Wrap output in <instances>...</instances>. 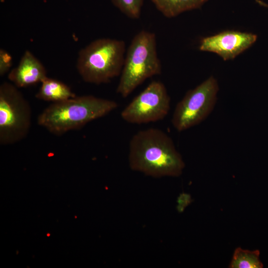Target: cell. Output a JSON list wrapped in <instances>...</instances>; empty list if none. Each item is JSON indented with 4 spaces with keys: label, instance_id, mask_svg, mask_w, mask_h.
<instances>
[{
    "label": "cell",
    "instance_id": "1",
    "mask_svg": "<svg viewBox=\"0 0 268 268\" xmlns=\"http://www.w3.org/2000/svg\"><path fill=\"white\" fill-rule=\"evenodd\" d=\"M129 163L132 170L154 178L179 177L185 167L172 138L156 128L139 131L133 136Z\"/></svg>",
    "mask_w": 268,
    "mask_h": 268
},
{
    "label": "cell",
    "instance_id": "2",
    "mask_svg": "<svg viewBox=\"0 0 268 268\" xmlns=\"http://www.w3.org/2000/svg\"><path fill=\"white\" fill-rule=\"evenodd\" d=\"M118 107V104L113 100L92 95L75 96L53 103L39 115L37 123L54 134L62 135L81 129Z\"/></svg>",
    "mask_w": 268,
    "mask_h": 268
},
{
    "label": "cell",
    "instance_id": "3",
    "mask_svg": "<svg viewBox=\"0 0 268 268\" xmlns=\"http://www.w3.org/2000/svg\"><path fill=\"white\" fill-rule=\"evenodd\" d=\"M126 53V43L122 40L96 39L79 52L77 71L86 82L108 83L121 75Z\"/></svg>",
    "mask_w": 268,
    "mask_h": 268
},
{
    "label": "cell",
    "instance_id": "4",
    "mask_svg": "<svg viewBox=\"0 0 268 268\" xmlns=\"http://www.w3.org/2000/svg\"><path fill=\"white\" fill-rule=\"evenodd\" d=\"M161 71L156 35L141 30L134 35L127 49L116 92L126 98L146 79Z\"/></svg>",
    "mask_w": 268,
    "mask_h": 268
},
{
    "label": "cell",
    "instance_id": "5",
    "mask_svg": "<svg viewBox=\"0 0 268 268\" xmlns=\"http://www.w3.org/2000/svg\"><path fill=\"white\" fill-rule=\"evenodd\" d=\"M31 109L27 100L14 84L0 86V143L9 145L23 139L31 124Z\"/></svg>",
    "mask_w": 268,
    "mask_h": 268
},
{
    "label": "cell",
    "instance_id": "6",
    "mask_svg": "<svg viewBox=\"0 0 268 268\" xmlns=\"http://www.w3.org/2000/svg\"><path fill=\"white\" fill-rule=\"evenodd\" d=\"M218 91V81L212 75L188 90L174 109L171 120L174 128L181 132L205 120L214 110Z\"/></svg>",
    "mask_w": 268,
    "mask_h": 268
},
{
    "label": "cell",
    "instance_id": "7",
    "mask_svg": "<svg viewBox=\"0 0 268 268\" xmlns=\"http://www.w3.org/2000/svg\"><path fill=\"white\" fill-rule=\"evenodd\" d=\"M170 109V97L161 81H151L121 113L126 122L146 124L163 120Z\"/></svg>",
    "mask_w": 268,
    "mask_h": 268
},
{
    "label": "cell",
    "instance_id": "8",
    "mask_svg": "<svg viewBox=\"0 0 268 268\" xmlns=\"http://www.w3.org/2000/svg\"><path fill=\"white\" fill-rule=\"evenodd\" d=\"M257 35L237 30H226L201 39L199 50L216 54L224 61L231 60L251 47Z\"/></svg>",
    "mask_w": 268,
    "mask_h": 268
},
{
    "label": "cell",
    "instance_id": "9",
    "mask_svg": "<svg viewBox=\"0 0 268 268\" xmlns=\"http://www.w3.org/2000/svg\"><path fill=\"white\" fill-rule=\"evenodd\" d=\"M47 71L41 62L29 51H26L18 65L10 70L8 79L17 88L26 87L42 82Z\"/></svg>",
    "mask_w": 268,
    "mask_h": 268
},
{
    "label": "cell",
    "instance_id": "10",
    "mask_svg": "<svg viewBox=\"0 0 268 268\" xmlns=\"http://www.w3.org/2000/svg\"><path fill=\"white\" fill-rule=\"evenodd\" d=\"M76 96L70 88L64 82L46 77L41 82V85L35 97L42 100L57 103Z\"/></svg>",
    "mask_w": 268,
    "mask_h": 268
},
{
    "label": "cell",
    "instance_id": "11",
    "mask_svg": "<svg viewBox=\"0 0 268 268\" xmlns=\"http://www.w3.org/2000/svg\"><path fill=\"white\" fill-rule=\"evenodd\" d=\"M165 17H175L190 10L200 8L208 0H150Z\"/></svg>",
    "mask_w": 268,
    "mask_h": 268
},
{
    "label": "cell",
    "instance_id": "12",
    "mask_svg": "<svg viewBox=\"0 0 268 268\" xmlns=\"http://www.w3.org/2000/svg\"><path fill=\"white\" fill-rule=\"evenodd\" d=\"M231 268H262L263 265L260 260L259 250L250 251L237 248L233 254Z\"/></svg>",
    "mask_w": 268,
    "mask_h": 268
},
{
    "label": "cell",
    "instance_id": "13",
    "mask_svg": "<svg viewBox=\"0 0 268 268\" xmlns=\"http://www.w3.org/2000/svg\"><path fill=\"white\" fill-rule=\"evenodd\" d=\"M111 1L129 18L137 19L140 17L144 0H111Z\"/></svg>",
    "mask_w": 268,
    "mask_h": 268
},
{
    "label": "cell",
    "instance_id": "14",
    "mask_svg": "<svg viewBox=\"0 0 268 268\" xmlns=\"http://www.w3.org/2000/svg\"><path fill=\"white\" fill-rule=\"evenodd\" d=\"M12 65L11 55L6 50H0V75L3 76L10 69Z\"/></svg>",
    "mask_w": 268,
    "mask_h": 268
},
{
    "label": "cell",
    "instance_id": "15",
    "mask_svg": "<svg viewBox=\"0 0 268 268\" xmlns=\"http://www.w3.org/2000/svg\"><path fill=\"white\" fill-rule=\"evenodd\" d=\"M190 202L191 197L189 195L186 194H181L178 199V210L182 212Z\"/></svg>",
    "mask_w": 268,
    "mask_h": 268
},
{
    "label": "cell",
    "instance_id": "16",
    "mask_svg": "<svg viewBox=\"0 0 268 268\" xmlns=\"http://www.w3.org/2000/svg\"><path fill=\"white\" fill-rule=\"evenodd\" d=\"M47 235V236H49L50 235V234L49 233H48Z\"/></svg>",
    "mask_w": 268,
    "mask_h": 268
}]
</instances>
